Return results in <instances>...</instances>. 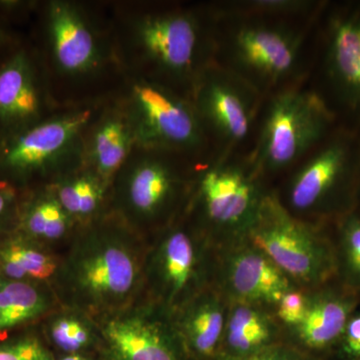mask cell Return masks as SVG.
Here are the masks:
<instances>
[{
	"label": "cell",
	"mask_w": 360,
	"mask_h": 360,
	"mask_svg": "<svg viewBox=\"0 0 360 360\" xmlns=\"http://www.w3.org/2000/svg\"><path fill=\"white\" fill-rule=\"evenodd\" d=\"M146 250L141 236L123 225L86 227L59 258L53 279L59 302L92 319L127 309L144 292Z\"/></svg>",
	"instance_id": "1"
},
{
	"label": "cell",
	"mask_w": 360,
	"mask_h": 360,
	"mask_svg": "<svg viewBox=\"0 0 360 360\" xmlns=\"http://www.w3.org/2000/svg\"><path fill=\"white\" fill-rule=\"evenodd\" d=\"M248 238L297 288L312 290L338 278L335 241L293 215L274 194L265 195Z\"/></svg>",
	"instance_id": "2"
},
{
	"label": "cell",
	"mask_w": 360,
	"mask_h": 360,
	"mask_svg": "<svg viewBox=\"0 0 360 360\" xmlns=\"http://www.w3.org/2000/svg\"><path fill=\"white\" fill-rule=\"evenodd\" d=\"M212 245L200 231L172 225L148 246L144 292L148 300L174 314L212 285Z\"/></svg>",
	"instance_id": "3"
},
{
	"label": "cell",
	"mask_w": 360,
	"mask_h": 360,
	"mask_svg": "<svg viewBox=\"0 0 360 360\" xmlns=\"http://www.w3.org/2000/svg\"><path fill=\"white\" fill-rule=\"evenodd\" d=\"M331 116L314 92L286 89L265 111L251 165L258 174L290 167L323 139Z\"/></svg>",
	"instance_id": "4"
},
{
	"label": "cell",
	"mask_w": 360,
	"mask_h": 360,
	"mask_svg": "<svg viewBox=\"0 0 360 360\" xmlns=\"http://www.w3.org/2000/svg\"><path fill=\"white\" fill-rule=\"evenodd\" d=\"M252 165L221 160L206 169L198 184V201L213 248L248 238L265 195Z\"/></svg>",
	"instance_id": "5"
},
{
	"label": "cell",
	"mask_w": 360,
	"mask_h": 360,
	"mask_svg": "<svg viewBox=\"0 0 360 360\" xmlns=\"http://www.w3.org/2000/svg\"><path fill=\"white\" fill-rule=\"evenodd\" d=\"M94 321L101 360H189L172 314L148 297Z\"/></svg>",
	"instance_id": "6"
},
{
	"label": "cell",
	"mask_w": 360,
	"mask_h": 360,
	"mask_svg": "<svg viewBox=\"0 0 360 360\" xmlns=\"http://www.w3.org/2000/svg\"><path fill=\"white\" fill-rule=\"evenodd\" d=\"M302 44V35L281 23H243L229 39L233 72L257 90L274 86L297 68Z\"/></svg>",
	"instance_id": "7"
},
{
	"label": "cell",
	"mask_w": 360,
	"mask_h": 360,
	"mask_svg": "<svg viewBox=\"0 0 360 360\" xmlns=\"http://www.w3.org/2000/svg\"><path fill=\"white\" fill-rule=\"evenodd\" d=\"M212 284L227 302L274 309L295 288L290 277L248 238L214 248Z\"/></svg>",
	"instance_id": "8"
},
{
	"label": "cell",
	"mask_w": 360,
	"mask_h": 360,
	"mask_svg": "<svg viewBox=\"0 0 360 360\" xmlns=\"http://www.w3.org/2000/svg\"><path fill=\"white\" fill-rule=\"evenodd\" d=\"M352 155L345 141L326 144L298 167L286 187V205L296 217L324 214L347 191Z\"/></svg>",
	"instance_id": "9"
},
{
	"label": "cell",
	"mask_w": 360,
	"mask_h": 360,
	"mask_svg": "<svg viewBox=\"0 0 360 360\" xmlns=\"http://www.w3.org/2000/svg\"><path fill=\"white\" fill-rule=\"evenodd\" d=\"M198 115L224 143L236 146L248 139L257 106V90L233 71L206 73L198 91Z\"/></svg>",
	"instance_id": "10"
},
{
	"label": "cell",
	"mask_w": 360,
	"mask_h": 360,
	"mask_svg": "<svg viewBox=\"0 0 360 360\" xmlns=\"http://www.w3.org/2000/svg\"><path fill=\"white\" fill-rule=\"evenodd\" d=\"M360 300L340 281L309 290L302 323L284 333V341L319 360H331Z\"/></svg>",
	"instance_id": "11"
},
{
	"label": "cell",
	"mask_w": 360,
	"mask_h": 360,
	"mask_svg": "<svg viewBox=\"0 0 360 360\" xmlns=\"http://www.w3.org/2000/svg\"><path fill=\"white\" fill-rule=\"evenodd\" d=\"M134 94L139 134L146 143L174 149L200 146L202 127L188 104L153 84L136 85Z\"/></svg>",
	"instance_id": "12"
},
{
	"label": "cell",
	"mask_w": 360,
	"mask_h": 360,
	"mask_svg": "<svg viewBox=\"0 0 360 360\" xmlns=\"http://www.w3.org/2000/svg\"><path fill=\"white\" fill-rule=\"evenodd\" d=\"M180 186L179 175L165 161L160 158L139 161L122 184L125 214L137 227L158 224L174 207Z\"/></svg>",
	"instance_id": "13"
},
{
	"label": "cell",
	"mask_w": 360,
	"mask_h": 360,
	"mask_svg": "<svg viewBox=\"0 0 360 360\" xmlns=\"http://www.w3.org/2000/svg\"><path fill=\"white\" fill-rule=\"evenodd\" d=\"M139 37L149 58L167 72L184 75L198 63L200 27L189 14L149 16L139 25Z\"/></svg>",
	"instance_id": "14"
},
{
	"label": "cell",
	"mask_w": 360,
	"mask_h": 360,
	"mask_svg": "<svg viewBox=\"0 0 360 360\" xmlns=\"http://www.w3.org/2000/svg\"><path fill=\"white\" fill-rule=\"evenodd\" d=\"M229 302L213 284L172 314L189 360H217Z\"/></svg>",
	"instance_id": "15"
},
{
	"label": "cell",
	"mask_w": 360,
	"mask_h": 360,
	"mask_svg": "<svg viewBox=\"0 0 360 360\" xmlns=\"http://www.w3.org/2000/svg\"><path fill=\"white\" fill-rule=\"evenodd\" d=\"M90 116L89 111H78L30 129L7 150V165L15 169L32 170L56 160L70 148Z\"/></svg>",
	"instance_id": "16"
},
{
	"label": "cell",
	"mask_w": 360,
	"mask_h": 360,
	"mask_svg": "<svg viewBox=\"0 0 360 360\" xmlns=\"http://www.w3.org/2000/svg\"><path fill=\"white\" fill-rule=\"evenodd\" d=\"M284 341L274 309L250 303L229 305L220 357L248 356Z\"/></svg>",
	"instance_id": "17"
},
{
	"label": "cell",
	"mask_w": 360,
	"mask_h": 360,
	"mask_svg": "<svg viewBox=\"0 0 360 360\" xmlns=\"http://www.w3.org/2000/svg\"><path fill=\"white\" fill-rule=\"evenodd\" d=\"M49 20L54 56L63 70L84 72L96 65L98 56L96 39L73 7L56 2L51 6Z\"/></svg>",
	"instance_id": "18"
},
{
	"label": "cell",
	"mask_w": 360,
	"mask_h": 360,
	"mask_svg": "<svg viewBox=\"0 0 360 360\" xmlns=\"http://www.w3.org/2000/svg\"><path fill=\"white\" fill-rule=\"evenodd\" d=\"M329 75L349 103L360 104V18L336 20L328 51Z\"/></svg>",
	"instance_id": "19"
},
{
	"label": "cell",
	"mask_w": 360,
	"mask_h": 360,
	"mask_svg": "<svg viewBox=\"0 0 360 360\" xmlns=\"http://www.w3.org/2000/svg\"><path fill=\"white\" fill-rule=\"evenodd\" d=\"M58 302L56 291L47 292L37 283L0 281V333L56 311Z\"/></svg>",
	"instance_id": "20"
},
{
	"label": "cell",
	"mask_w": 360,
	"mask_h": 360,
	"mask_svg": "<svg viewBox=\"0 0 360 360\" xmlns=\"http://www.w3.org/2000/svg\"><path fill=\"white\" fill-rule=\"evenodd\" d=\"M45 341L54 354H98L99 335L96 322L89 315L65 307L49 316Z\"/></svg>",
	"instance_id": "21"
},
{
	"label": "cell",
	"mask_w": 360,
	"mask_h": 360,
	"mask_svg": "<svg viewBox=\"0 0 360 360\" xmlns=\"http://www.w3.org/2000/svg\"><path fill=\"white\" fill-rule=\"evenodd\" d=\"M39 105L30 68L25 59L18 56L0 71V117L25 120L37 112Z\"/></svg>",
	"instance_id": "22"
},
{
	"label": "cell",
	"mask_w": 360,
	"mask_h": 360,
	"mask_svg": "<svg viewBox=\"0 0 360 360\" xmlns=\"http://www.w3.org/2000/svg\"><path fill=\"white\" fill-rule=\"evenodd\" d=\"M59 257L44 248L25 241H11L0 248V269L8 279L49 283L53 281Z\"/></svg>",
	"instance_id": "23"
},
{
	"label": "cell",
	"mask_w": 360,
	"mask_h": 360,
	"mask_svg": "<svg viewBox=\"0 0 360 360\" xmlns=\"http://www.w3.org/2000/svg\"><path fill=\"white\" fill-rule=\"evenodd\" d=\"M335 246L338 279L360 300V213L341 217Z\"/></svg>",
	"instance_id": "24"
},
{
	"label": "cell",
	"mask_w": 360,
	"mask_h": 360,
	"mask_svg": "<svg viewBox=\"0 0 360 360\" xmlns=\"http://www.w3.org/2000/svg\"><path fill=\"white\" fill-rule=\"evenodd\" d=\"M53 194L73 220L87 219L103 205V179L91 174L73 176L60 182Z\"/></svg>",
	"instance_id": "25"
},
{
	"label": "cell",
	"mask_w": 360,
	"mask_h": 360,
	"mask_svg": "<svg viewBox=\"0 0 360 360\" xmlns=\"http://www.w3.org/2000/svg\"><path fill=\"white\" fill-rule=\"evenodd\" d=\"M129 129L122 120H106L94 135L92 156L101 179L110 177L122 167L129 153Z\"/></svg>",
	"instance_id": "26"
},
{
	"label": "cell",
	"mask_w": 360,
	"mask_h": 360,
	"mask_svg": "<svg viewBox=\"0 0 360 360\" xmlns=\"http://www.w3.org/2000/svg\"><path fill=\"white\" fill-rule=\"evenodd\" d=\"M26 231L41 243H58L70 234L73 219L65 212L54 194L45 196L28 210L25 219Z\"/></svg>",
	"instance_id": "27"
},
{
	"label": "cell",
	"mask_w": 360,
	"mask_h": 360,
	"mask_svg": "<svg viewBox=\"0 0 360 360\" xmlns=\"http://www.w3.org/2000/svg\"><path fill=\"white\" fill-rule=\"evenodd\" d=\"M311 2L304 0H252L233 1L225 4L229 13L245 14L252 18L290 15L302 13L311 6Z\"/></svg>",
	"instance_id": "28"
},
{
	"label": "cell",
	"mask_w": 360,
	"mask_h": 360,
	"mask_svg": "<svg viewBox=\"0 0 360 360\" xmlns=\"http://www.w3.org/2000/svg\"><path fill=\"white\" fill-rule=\"evenodd\" d=\"M0 360H56L45 340L25 335L0 342Z\"/></svg>",
	"instance_id": "29"
},
{
	"label": "cell",
	"mask_w": 360,
	"mask_h": 360,
	"mask_svg": "<svg viewBox=\"0 0 360 360\" xmlns=\"http://www.w3.org/2000/svg\"><path fill=\"white\" fill-rule=\"evenodd\" d=\"M309 290L295 286L284 293L277 302L274 312L277 321L284 326V333L297 328L302 323L309 305Z\"/></svg>",
	"instance_id": "30"
},
{
	"label": "cell",
	"mask_w": 360,
	"mask_h": 360,
	"mask_svg": "<svg viewBox=\"0 0 360 360\" xmlns=\"http://www.w3.org/2000/svg\"><path fill=\"white\" fill-rule=\"evenodd\" d=\"M360 359V311L350 316L331 360Z\"/></svg>",
	"instance_id": "31"
},
{
	"label": "cell",
	"mask_w": 360,
	"mask_h": 360,
	"mask_svg": "<svg viewBox=\"0 0 360 360\" xmlns=\"http://www.w3.org/2000/svg\"><path fill=\"white\" fill-rule=\"evenodd\" d=\"M217 360H319L310 356V355L300 352L297 348L292 347L290 343L283 341L277 345L264 348L255 354L248 355V356L236 357H220Z\"/></svg>",
	"instance_id": "32"
},
{
	"label": "cell",
	"mask_w": 360,
	"mask_h": 360,
	"mask_svg": "<svg viewBox=\"0 0 360 360\" xmlns=\"http://www.w3.org/2000/svg\"><path fill=\"white\" fill-rule=\"evenodd\" d=\"M56 360H101L94 354H56Z\"/></svg>",
	"instance_id": "33"
},
{
	"label": "cell",
	"mask_w": 360,
	"mask_h": 360,
	"mask_svg": "<svg viewBox=\"0 0 360 360\" xmlns=\"http://www.w3.org/2000/svg\"><path fill=\"white\" fill-rule=\"evenodd\" d=\"M9 198H11V195L6 191H0V214L8 205Z\"/></svg>",
	"instance_id": "34"
},
{
	"label": "cell",
	"mask_w": 360,
	"mask_h": 360,
	"mask_svg": "<svg viewBox=\"0 0 360 360\" xmlns=\"http://www.w3.org/2000/svg\"><path fill=\"white\" fill-rule=\"evenodd\" d=\"M359 191H360V172H359Z\"/></svg>",
	"instance_id": "35"
},
{
	"label": "cell",
	"mask_w": 360,
	"mask_h": 360,
	"mask_svg": "<svg viewBox=\"0 0 360 360\" xmlns=\"http://www.w3.org/2000/svg\"><path fill=\"white\" fill-rule=\"evenodd\" d=\"M360 360V359H359Z\"/></svg>",
	"instance_id": "36"
}]
</instances>
